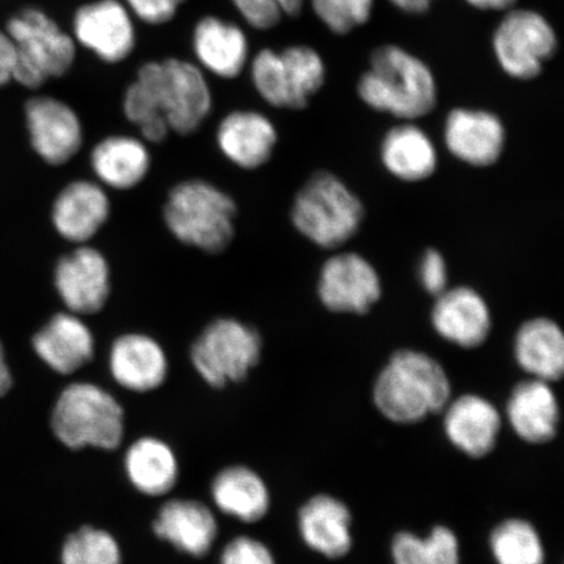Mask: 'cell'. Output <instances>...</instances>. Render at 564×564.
Segmentation results:
<instances>
[{
    "mask_svg": "<svg viewBox=\"0 0 564 564\" xmlns=\"http://www.w3.org/2000/svg\"><path fill=\"white\" fill-rule=\"evenodd\" d=\"M212 91L199 66L178 58L148 62L127 88L123 111L141 137L161 143L174 131L192 135L212 110Z\"/></svg>",
    "mask_w": 564,
    "mask_h": 564,
    "instance_id": "obj_1",
    "label": "cell"
},
{
    "mask_svg": "<svg viewBox=\"0 0 564 564\" xmlns=\"http://www.w3.org/2000/svg\"><path fill=\"white\" fill-rule=\"evenodd\" d=\"M357 90L369 108L405 122L430 115L438 100L432 69L394 45L380 46L372 53L370 68L359 79Z\"/></svg>",
    "mask_w": 564,
    "mask_h": 564,
    "instance_id": "obj_3",
    "label": "cell"
},
{
    "mask_svg": "<svg viewBox=\"0 0 564 564\" xmlns=\"http://www.w3.org/2000/svg\"><path fill=\"white\" fill-rule=\"evenodd\" d=\"M553 384L528 378L512 388L506 404V419L518 438L542 446L558 434L561 406Z\"/></svg>",
    "mask_w": 564,
    "mask_h": 564,
    "instance_id": "obj_18",
    "label": "cell"
},
{
    "mask_svg": "<svg viewBox=\"0 0 564 564\" xmlns=\"http://www.w3.org/2000/svg\"><path fill=\"white\" fill-rule=\"evenodd\" d=\"M263 341L258 330L235 317H218L193 344L189 357L204 382L214 388L239 383L257 368Z\"/></svg>",
    "mask_w": 564,
    "mask_h": 564,
    "instance_id": "obj_9",
    "label": "cell"
},
{
    "mask_svg": "<svg viewBox=\"0 0 564 564\" xmlns=\"http://www.w3.org/2000/svg\"><path fill=\"white\" fill-rule=\"evenodd\" d=\"M443 138L448 152L464 164L488 167L502 158L507 133L494 112L458 108L448 112Z\"/></svg>",
    "mask_w": 564,
    "mask_h": 564,
    "instance_id": "obj_17",
    "label": "cell"
},
{
    "mask_svg": "<svg viewBox=\"0 0 564 564\" xmlns=\"http://www.w3.org/2000/svg\"><path fill=\"white\" fill-rule=\"evenodd\" d=\"M56 292L69 313H100L110 297V267L95 247L79 245L55 267Z\"/></svg>",
    "mask_w": 564,
    "mask_h": 564,
    "instance_id": "obj_13",
    "label": "cell"
},
{
    "mask_svg": "<svg viewBox=\"0 0 564 564\" xmlns=\"http://www.w3.org/2000/svg\"><path fill=\"white\" fill-rule=\"evenodd\" d=\"M237 206L223 189L203 180L176 185L164 208V220L182 243L207 253L228 249L236 235Z\"/></svg>",
    "mask_w": 564,
    "mask_h": 564,
    "instance_id": "obj_4",
    "label": "cell"
},
{
    "mask_svg": "<svg viewBox=\"0 0 564 564\" xmlns=\"http://www.w3.org/2000/svg\"><path fill=\"white\" fill-rule=\"evenodd\" d=\"M499 66L513 79L532 80L552 59L558 39L549 21L532 10H512L497 28L492 39Z\"/></svg>",
    "mask_w": 564,
    "mask_h": 564,
    "instance_id": "obj_10",
    "label": "cell"
},
{
    "mask_svg": "<svg viewBox=\"0 0 564 564\" xmlns=\"http://www.w3.org/2000/svg\"><path fill=\"white\" fill-rule=\"evenodd\" d=\"M513 357L529 378L555 383L564 373V335L550 317H532L513 338Z\"/></svg>",
    "mask_w": 564,
    "mask_h": 564,
    "instance_id": "obj_26",
    "label": "cell"
},
{
    "mask_svg": "<svg viewBox=\"0 0 564 564\" xmlns=\"http://www.w3.org/2000/svg\"><path fill=\"white\" fill-rule=\"evenodd\" d=\"M382 293L376 267L356 252H340L327 259L317 280V295L333 313L368 314Z\"/></svg>",
    "mask_w": 564,
    "mask_h": 564,
    "instance_id": "obj_11",
    "label": "cell"
},
{
    "mask_svg": "<svg viewBox=\"0 0 564 564\" xmlns=\"http://www.w3.org/2000/svg\"><path fill=\"white\" fill-rule=\"evenodd\" d=\"M390 2L401 11L421 15L430 10L434 0H390Z\"/></svg>",
    "mask_w": 564,
    "mask_h": 564,
    "instance_id": "obj_40",
    "label": "cell"
},
{
    "mask_svg": "<svg viewBox=\"0 0 564 564\" xmlns=\"http://www.w3.org/2000/svg\"><path fill=\"white\" fill-rule=\"evenodd\" d=\"M73 26L75 42L109 65L126 61L135 51L132 13L119 0L83 4L75 12Z\"/></svg>",
    "mask_w": 564,
    "mask_h": 564,
    "instance_id": "obj_12",
    "label": "cell"
},
{
    "mask_svg": "<svg viewBox=\"0 0 564 564\" xmlns=\"http://www.w3.org/2000/svg\"><path fill=\"white\" fill-rule=\"evenodd\" d=\"M451 399L447 371L434 357L414 349L394 351L372 387L373 405L397 425H417L442 413Z\"/></svg>",
    "mask_w": 564,
    "mask_h": 564,
    "instance_id": "obj_2",
    "label": "cell"
},
{
    "mask_svg": "<svg viewBox=\"0 0 564 564\" xmlns=\"http://www.w3.org/2000/svg\"><path fill=\"white\" fill-rule=\"evenodd\" d=\"M153 532L178 552L202 558L214 547L218 525L214 512L200 500L172 499L159 510Z\"/></svg>",
    "mask_w": 564,
    "mask_h": 564,
    "instance_id": "obj_23",
    "label": "cell"
},
{
    "mask_svg": "<svg viewBox=\"0 0 564 564\" xmlns=\"http://www.w3.org/2000/svg\"><path fill=\"white\" fill-rule=\"evenodd\" d=\"M386 171L404 182L429 180L438 167V152L427 133L411 122L393 127L380 144Z\"/></svg>",
    "mask_w": 564,
    "mask_h": 564,
    "instance_id": "obj_29",
    "label": "cell"
},
{
    "mask_svg": "<svg viewBox=\"0 0 564 564\" xmlns=\"http://www.w3.org/2000/svg\"><path fill=\"white\" fill-rule=\"evenodd\" d=\"M12 387V376L9 365L6 362V355L2 343H0V398L9 393Z\"/></svg>",
    "mask_w": 564,
    "mask_h": 564,
    "instance_id": "obj_42",
    "label": "cell"
},
{
    "mask_svg": "<svg viewBox=\"0 0 564 564\" xmlns=\"http://www.w3.org/2000/svg\"><path fill=\"white\" fill-rule=\"evenodd\" d=\"M365 208L359 197L333 173L317 172L295 196L292 223L323 249H338L361 228Z\"/></svg>",
    "mask_w": 564,
    "mask_h": 564,
    "instance_id": "obj_5",
    "label": "cell"
},
{
    "mask_svg": "<svg viewBox=\"0 0 564 564\" xmlns=\"http://www.w3.org/2000/svg\"><path fill=\"white\" fill-rule=\"evenodd\" d=\"M317 19L335 34H348L371 18L373 0H312Z\"/></svg>",
    "mask_w": 564,
    "mask_h": 564,
    "instance_id": "obj_34",
    "label": "cell"
},
{
    "mask_svg": "<svg viewBox=\"0 0 564 564\" xmlns=\"http://www.w3.org/2000/svg\"><path fill=\"white\" fill-rule=\"evenodd\" d=\"M251 80L258 95L273 108L303 110L326 82L319 53L306 45L282 52L263 48L251 62Z\"/></svg>",
    "mask_w": 564,
    "mask_h": 564,
    "instance_id": "obj_8",
    "label": "cell"
},
{
    "mask_svg": "<svg viewBox=\"0 0 564 564\" xmlns=\"http://www.w3.org/2000/svg\"><path fill=\"white\" fill-rule=\"evenodd\" d=\"M276 2L284 15L294 18L300 15L305 0H276Z\"/></svg>",
    "mask_w": 564,
    "mask_h": 564,
    "instance_id": "obj_43",
    "label": "cell"
},
{
    "mask_svg": "<svg viewBox=\"0 0 564 564\" xmlns=\"http://www.w3.org/2000/svg\"><path fill=\"white\" fill-rule=\"evenodd\" d=\"M25 119L32 147L48 165L66 164L80 151L83 124L68 104L48 96L33 97L25 105Z\"/></svg>",
    "mask_w": 564,
    "mask_h": 564,
    "instance_id": "obj_14",
    "label": "cell"
},
{
    "mask_svg": "<svg viewBox=\"0 0 564 564\" xmlns=\"http://www.w3.org/2000/svg\"><path fill=\"white\" fill-rule=\"evenodd\" d=\"M124 470L133 489L147 497H164L180 479V463L169 444L143 436L124 455Z\"/></svg>",
    "mask_w": 564,
    "mask_h": 564,
    "instance_id": "obj_30",
    "label": "cell"
},
{
    "mask_svg": "<svg viewBox=\"0 0 564 564\" xmlns=\"http://www.w3.org/2000/svg\"><path fill=\"white\" fill-rule=\"evenodd\" d=\"M15 67V48H13L10 35L0 31V87L13 79Z\"/></svg>",
    "mask_w": 564,
    "mask_h": 564,
    "instance_id": "obj_39",
    "label": "cell"
},
{
    "mask_svg": "<svg viewBox=\"0 0 564 564\" xmlns=\"http://www.w3.org/2000/svg\"><path fill=\"white\" fill-rule=\"evenodd\" d=\"M109 370L124 390L147 393L165 383L169 361L164 348L153 337L126 334L111 345Z\"/></svg>",
    "mask_w": 564,
    "mask_h": 564,
    "instance_id": "obj_20",
    "label": "cell"
},
{
    "mask_svg": "<svg viewBox=\"0 0 564 564\" xmlns=\"http://www.w3.org/2000/svg\"><path fill=\"white\" fill-rule=\"evenodd\" d=\"M442 414L446 438L465 456L484 458L496 449L503 419L489 399L465 393L451 399Z\"/></svg>",
    "mask_w": 564,
    "mask_h": 564,
    "instance_id": "obj_15",
    "label": "cell"
},
{
    "mask_svg": "<svg viewBox=\"0 0 564 564\" xmlns=\"http://www.w3.org/2000/svg\"><path fill=\"white\" fill-rule=\"evenodd\" d=\"M352 517L347 503L329 494H317L299 511L303 544L324 558L341 560L352 547Z\"/></svg>",
    "mask_w": 564,
    "mask_h": 564,
    "instance_id": "obj_19",
    "label": "cell"
},
{
    "mask_svg": "<svg viewBox=\"0 0 564 564\" xmlns=\"http://www.w3.org/2000/svg\"><path fill=\"white\" fill-rule=\"evenodd\" d=\"M210 497L218 510L247 524L264 519L271 507L264 479L245 465L218 471L210 484Z\"/></svg>",
    "mask_w": 564,
    "mask_h": 564,
    "instance_id": "obj_27",
    "label": "cell"
},
{
    "mask_svg": "<svg viewBox=\"0 0 564 564\" xmlns=\"http://www.w3.org/2000/svg\"><path fill=\"white\" fill-rule=\"evenodd\" d=\"M193 47L199 65L225 80L236 79L249 62V41L237 24L216 17L197 21Z\"/></svg>",
    "mask_w": 564,
    "mask_h": 564,
    "instance_id": "obj_25",
    "label": "cell"
},
{
    "mask_svg": "<svg viewBox=\"0 0 564 564\" xmlns=\"http://www.w3.org/2000/svg\"><path fill=\"white\" fill-rule=\"evenodd\" d=\"M15 48L13 79L28 89H39L73 68L76 42L42 10H21L7 24Z\"/></svg>",
    "mask_w": 564,
    "mask_h": 564,
    "instance_id": "obj_7",
    "label": "cell"
},
{
    "mask_svg": "<svg viewBox=\"0 0 564 564\" xmlns=\"http://www.w3.org/2000/svg\"><path fill=\"white\" fill-rule=\"evenodd\" d=\"M489 546L497 564H545L546 561L544 540L525 519L500 521L490 533Z\"/></svg>",
    "mask_w": 564,
    "mask_h": 564,
    "instance_id": "obj_32",
    "label": "cell"
},
{
    "mask_svg": "<svg viewBox=\"0 0 564 564\" xmlns=\"http://www.w3.org/2000/svg\"><path fill=\"white\" fill-rule=\"evenodd\" d=\"M393 564H462V545L447 525H435L426 535L401 531L391 541Z\"/></svg>",
    "mask_w": 564,
    "mask_h": 564,
    "instance_id": "obj_31",
    "label": "cell"
},
{
    "mask_svg": "<svg viewBox=\"0 0 564 564\" xmlns=\"http://www.w3.org/2000/svg\"><path fill=\"white\" fill-rule=\"evenodd\" d=\"M239 15L258 31H270L280 24L284 12L276 0H231Z\"/></svg>",
    "mask_w": 564,
    "mask_h": 564,
    "instance_id": "obj_36",
    "label": "cell"
},
{
    "mask_svg": "<svg viewBox=\"0 0 564 564\" xmlns=\"http://www.w3.org/2000/svg\"><path fill=\"white\" fill-rule=\"evenodd\" d=\"M151 164V153L143 141L127 135L105 138L90 153L91 171L98 181L119 192L139 186Z\"/></svg>",
    "mask_w": 564,
    "mask_h": 564,
    "instance_id": "obj_28",
    "label": "cell"
},
{
    "mask_svg": "<svg viewBox=\"0 0 564 564\" xmlns=\"http://www.w3.org/2000/svg\"><path fill=\"white\" fill-rule=\"evenodd\" d=\"M33 349L42 362L62 376L79 371L94 359L95 336L80 315L59 313L33 337Z\"/></svg>",
    "mask_w": 564,
    "mask_h": 564,
    "instance_id": "obj_24",
    "label": "cell"
},
{
    "mask_svg": "<svg viewBox=\"0 0 564 564\" xmlns=\"http://www.w3.org/2000/svg\"><path fill=\"white\" fill-rule=\"evenodd\" d=\"M430 319L443 340L464 349L482 347L492 328L488 302L470 286L448 288L435 297Z\"/></svg>",
    "mask_w": 564,
    "mask_h": 564,
    "instance_id": "obj_16",
    "label": "cell"
},
{
    "mask_svg": "<svg viewBox=\"0 0 564 564\" xmlns=\"http://www.w3.org/2000/svg\"><path fill=\"white\" fill-rule=\"evenodd\" d=\"M420 284L425 292L438 297L448 289V267L442 252L427 249L423 252L419 265Z\"/></svg>",
    "mask_w": 564,
    "mask_h": 564,
    "instance_id": "obj_37",
    "label": "cell"
},
{
    "mask_svg": "<svg viewBox=\"0 0 564 564\" xmlns=\"http://www.w3.org/2000/svg\"><path fill=\"white\" fill-rule=\"evenodd\" d=\"M279 133L270 118L253 110L229 112L217 127L216 140L231 164L246 171L262 167L271 160Z\"/></svg>",
    "mask_w": 564,
    "mask_h": 564,
    "instance_id": "obj_22",
    "label": "cell"
},
{
    "mask_svg": "<svg viewBox=\"0 0 564 564\" xmlns=\"http://www.w3.org/2000/svg\"><path fill=\"white\" fill-rule=\"evenodd\" d=\"M186 0H124L127 9L150 25L171 23Z\"/></svg>",
    "mask_w": 564,
    "mask_h": 564,
    "instance_id": "obj_38",
    "label": "cell"
},
{
    "mask_svg": "<svg viewBox=\"0 0 564 564\" xmlns=\"http://www.w3.org/2000/svg\"><path fill=\"white\" fill-rule=\"evenodd\" d=\"M220 564H278L264 542L239 535L224 547Z\"/></svg>",
    "mask_w": 564,
    "mask_h": 564,
    "instance_id": "obj_35",
    "label": "cell"
},
{
    "mask_svg": "<svg viewBox=\"0 0 564 564\" xmlns=\"http://www.w3.org/2000/svg\"><path fill=\"white\" fill-rule=\"evenodd\" d=\"M108 194L98 183L77 180L56 196L53 225L66 241L86 245L100 231L110 217Z\"/></svg>",
    "mask_w": 564,
    "mask_h": 564,
    "instance_id": "obj_21",
    "label": "cell"
},
{
    "mask_svg": "<svg viewBox=\"0 0 564 564\" xmlns=\"http://www.w3.org/2000/svg\"><path fill=\"white\" fill-rule=\"evenodd\" d=\"M467 2L481 11H503L511 9L517 0H467Z\"/></svg>",
    "mask_w": 564,
    "mask_h": 564,
    "instance_id": "obj_41",
    "label": "cell"
},
{
    "mask_svg": "<svg viewBox=\"0 0 564 564\" xmlns=\"http://www.w3.org/2000/svg\"><path fill=\"white\" fill-rule=\"evenodd\" d=\"M56 440L69 449H117L124 436L122 405L104 388L89 382L69 384L52 413Z\"/></svg>",
    "mask_w": 564,
    "mask_h": 564,
    "instance_id": "obj_6",
    "label": "cell"
},
{
    "mask_svg": "<svg viewBox=\"0 0 564 564\" xmlns=\"http://www.w3.org/2000/svg\"><path fill=\"white\" fill-rule=\"evenodd\" d=\"M62 564H122L117 539L105 529L86 525L70 533L62 546Z\"/></svg>",
    "mask_w": 564,
    "mask_h": 564,
    "instance_id": "obj_33",
    "label": "cell"
}]
</instances>
